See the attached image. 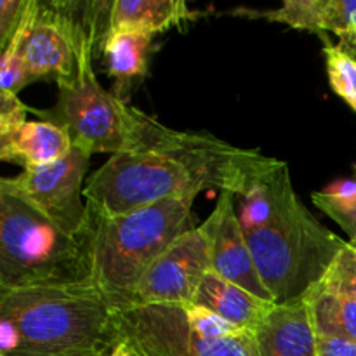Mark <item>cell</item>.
Masks as SVG:
<instances>
[{
	"label": "cell",
	"mask_w": 356,
	"mask_h": 356,
	"mask_svg": "<svg viewBox=\"0 0 356 356\" xmlns=\"http://www.w3.org/2000/svg\"><path fill=\"white\" fill-rule=\"evenodd\" d=\"M282 160L233 146L211 132L176 131L146 115L139 145L111 155L87 179L89 211L118 216L169 198L195 200L205 190L245 197Z\"/></svg>",
	"instance_id": "cell-1"
},
{
	"label": "cell",
	"mask_w": 356,
	"mask_h": 356,
	"mask_svg": "<svg viewBox=\"0 0 356 356\" xmlns=\"http://www.w3.org/2000/svg\"><path fill=\"white\" fill-rule=\"evenodd\" d=\"M117 316L90 280L0 292V356H111Z\"/></svg>",
	"instance_id": "cell-2"
},
{
	"label": "cell",
	"mask_w": 356,
	"mask_h": 356,
	"mask_svg": "<svg viewBox=\"0 0 356 356\" xmlns=\"http://www.w3.org/2000/svg\"><path fill=\"white\" fill-rule=\"evenodd\" d=\"M245 236L261 280L277 305L305 298L346 245L306 209L285 162L275 174L270 219Z\"/></svg>",
	"instance_id": "cell-3"
},
{
	"label": "cell",
	"mask_w": 356,
	"mask_h": 356,
	"mask_svg": "<svg viewBox=\"0 0 356 356\" xmlns=\"http://www.w3.org/2000/svg\"><path fill=\"white\" fill-rule=\"evenodd\" d=\"M193 202L169 198L118 216L89 211L90 282L115 308H127L148 268L195 228Z\"/></svg>",
	"instance_id": "cell-4"
},
{
	"label": "cell",
	"mask_w": 356,
	"mask_h": 356,
	"mask_svg": "<svg viewBox=\"0 0 356 356\" xmlns=\"http://www.w3.org/2000/svg\"><path fill=\"white\" fill-rule=\"evenodd\" d=\"M106 2L83 3L82 31H80L79 70L75 79L58 86V101L51 110H33L42 120L65 129L73 146L92 153L131 152L139 145L146 113L131 106L117 94L106 90L94 72L96 44L99 35L101 13Z\"/></svg>",
	"instance_id": "cell-5"
},
{
	"label": "cell",
	"mask_w": 356,
	"mask_h": 356,
	"mask_svg": "<svg viewBox=\"0 0 356 356\" xmlns=\"http://www.w3.org/2000/svg\"><path fill=\"white\" fill-rule=\"evenodd\" d=\"M90 280V240L0 190V292Z\"/></svg>",
	"instance_id": "cell-6"
},
{
	"label": "cell",
	"mask_w": 356,
	"mask_h": 356,
	"mask_svg": "<svg viewBox=\"0 0 356 356\" xmlns=\"http://www.w3.org/2000/svg\"><path fill=\"white\" fill-rule=\"evenodd\" d=\"M117 329L124 356H250L247 332L232 339L200 336L183 306H127L118 309Z\"/></svg>",
	"instance_id": "cell-7"
},
{
	"label": "cell",
	"mask_w": 356,
	"mask_h": 356,
	"mask_svg": "<svg viewBox=\"0 0 356 356\" xmlns=\"http://www.w3.org/2000/svg\"><path fill=\"white\" fill-rule=\"evenodd\" d=\"M90 153L73 146L65 159L35 169H24L0 181V190L14 195L72 236L89 233L90 212L86 190Z\"/></svg>",
	"instance_id": "cell-8"
},
{
	"label": "cell",
	"mask_w": 356,
	"mask_h": 356,
	"mask_svg": "<svg viewBox=\"0 0 356 356\" xmlns=\"http://www.w3.org/2000/svg\"><path fill=\"white\" fill-rule=\"evenodd\" d=\"M76 3L38 2L33 23L21 45L30 83H59L75 79L79 70L82 14Z\"/></svg>",
	"instance_id": "cell-9"
},
{
	"label": "cell",
	"mask_w": 356,
	"mask_h": 356,
	"mask_svg": "<svg viewBox=\"0 0 356 356\" xmlns=\"http://www.w3.org/2000/svg\"><path fill=\"white\" fill-rule=\"evenodd\" d=\"M209 270L211 256L207 236L202 226H195L148 268L129 306L191 305Z\"/></svg>",
	"instance_id": "cell-10"
},
{
	"label": "cell",
	"mask_w": 356,
	"mask_h": 356,
	"mask_svg": "<svg viewBox=\"0 0 356 356\" xmlns=\"http://www.w3.org/2000/svg\"><path fill=\"white\" fill-rule=\"evenodd\" d=\"M209 243L211 271L240 285L250 294L275 302L257 271L252 250L236 211V195L222 191L214 211L202 222Z\"/></svg>",
	"instance_id": "cell-11"
},
{
	"label": "cell",
	"mask_w": 356,
	"mask_h": 356,
	"mask_svg": "<svg viewBox=\"0 0 356 356\" xmlns=\"http://www.w3.org/2000/svg\"><path fill=\"white\" fill-rule=\"evenodd\" d=\"M250 356H318V334L306 298L275 305L247 330Z\"/></svg>",
	"instance_id": "cell-12"
},
{
	"label": "cell",
	"mask_w": 356,
	"mask_h": 356,
	"mask_svg": "<svg viewBox=\"0 0 356 356\" xmlns=\"http://www.w3.org/2000/svg\"><path fill=\"white\" fill-rule=\"evenodd\" d=\"M250 17H263L296 30L332 31L337 37L356 33V0H285L277 9H238Z\"/></svg>",
	"instance_id": "cell-13"
},
{
	"label": "cell",
	"mask_w": 356,
	"mask_h": 356,
	"mask_svg": "<svg viewBox=\"0 0 356 356\" xmlns=\"http://www.w3.org/2000/svg\"><path fill=\"white\" fill-rule=\"evenodd\" d=\"M73 143L65 129L49 120H26L0 134V159L24 169H35L65 159Z\"/></svg>",
	"instance_id": "cell-14"
},
{
	"label": "cell",
	"mask_w": 356,
	"mask_h": 356,
	"mask_svg": "<svg viewBox=\"0 0 356 356\" xmlns=\"http://www.w3.org/2000/svg\"><path fill=\"white\" fill-rule=\"evenodd\" d=\"M191 305L211 309L247 332L252 330L277 302L264 301L209 270L202 278Z\"/></svg>",
	"instance_id": "cell-15"
},
{
	"label": "cell",
	"mask_w": 356,
	"mask_h": 356,
	"mask_svg": "<svg viewBox=\"0 0 356 356\" xmlns=\"http://www.w3.org/2000/svg\"><path fill=\"white\" fill-rule=\"evenodd\" d=\"M152 35L134 30L104 31L101 38L106 72L115 80V94L124 99L136 82H141L148 72V52Z\"/></svg>",
	"instance_id": "cell-16"
},
{
	"label": "cell",
	"mask_w": 356,
	"mask_h": 356,
	"mask_svg": "<svg viewBox=\"0 0 356 356\" xmlns=\"http://www.w3.org/2000/svg\"><path fill=\"white\" fill-rule=\"evenodd\" d=\"M193 19L184 0H115L110 6L106 31L134 30L155 35Z\"/></svg>",
	"instance_id": "cell-17"
},
{
	"label": "cell",
	"mask_w": 356,
	"mask_h": 356,
	"mask_svg": "<svg viewBox=\"0 0 356 356\" xmlns=\"http://www.w3.org/2000/svg\"><path fill=\"white\" fill-rule=\"evenodd\" d=\"M316 334L356 343V301L323 291L318 285L305 296Z\"/></svg>",
	"instance_id": "cell-18"
},
{
	"label": "cell",
	"mask_w": 356,
	"mask_h": 356,
	"mask_svg": "<svg viewBox=\"0 0 356 356\" xmlns=\"http://www.w3.org/2000/svg\"><path fill=\"white\" fill-rule=\"evenodd\" d=\"M313 204L337 222L351 238H356V183L343 181L320 193H313Z\"/></svg>",
	"instance_id": "cell-19"
},
{
	"label": "cell",
	"mask_w": 356,
	"mask_h": 356,
	"mask_svg": "<svg viewBox=\"0 0 356 356\" xmlns=\"http://www.w3.org/2000/svg\"><path fill=\"white\" fill-rule=\"evenodd\" d=\"M323 56L330 87L356 113V61L329 38H325Z\"/></svg>",
	"instance_id": "cell-20"
},
{
	"label": "cell",
	"mask_w": 356,
	"mask_h": 356,
	"mask_svg": "<svg viewBox=\"0 0 356 356\" xmlns=\"http://www.w3.org/2000/svg\"><path fill=\"white\" fill-rule=\"evenodd\" d=\"M282 165L284 162L273 172L268 174L261 183H257L245 197H242V211L238 214L245 233L261 228L270 219L275 200V174Z\"/></svg>",
	"instance_id": "cell-21"
},
{
	"label": "cell",
	"mask_w": 356,
	"mask_h": 356,
	"mask_svg": "<svg viewBox=\"0 0 356 356\" xmlns=\"http://www.w3.org/2000/svg\"><path fill=\"white\" fill-rule=\"evenodd\" d=\"M318 285L330 294L356 301V238L346 242Z\"/></svg>",
	"instance_id": "cell-22"
},
{
	"label": "cell",
	"mask_w": 356,
	"mask_h": 356,
	"mask_svg": "<svg viewBox=\"0 0 356 356\" xmlns=\"http://www.w3.org/2000/svg\"><path fill=\"white\" fill-rule=\"evenodd\" d=\"M183 309L191 329L204 337H211V339H232V337H238L242 334H245V330L226 322L222 316H219L218 313L211 312L207 308L188 305L183 306Z\"/></svg>",
	"instance_id": "cell-23"
},
{
	"label": "cell",
	"mask_w": 356,
	"mask_h": 356,
	"mask_svg": "<svg viewBox=\"0 0 356 356\" xmlns=\"http://www.w3.org/2000/svg\"><path fill=\"white\" fill-rule=\"evenodd\" d=\"M30 0H0V49H6L19 26Z\"/></svg>",
	"instance_id": "cell-24"
},
{
	"label": "cell",
	"mask_w": 356,
	"mask_h": 356,
	"mask_svg": "<svg viewBox=\"0 0 356 356\" xmlns=\"http://www.w3.org/2000/svg\"><path fill=\"white\" fill-rule=\"evenodd\" d=\"M318 356H356L355 341L318 336Z\"/></svg>",
	"instance_id": "cell-25"
},
{
	"label": "cell",
	"mask_w": 356,
	"mask_h": 356,
	"mask_svg": "<svg viewBox=\"0 0 356 356\" xmlns=\"http://www.w3.org/2000/svg\"><path fill=\"white\" fill-rule=\"evenodd\" d=\"M337 38H339L337 45H339V47L343 49V51L346 52L351 59H355L356 61V33L341 35V37H337Z\"/></svg>",
	"instance_id": "cell-26"
},
{
	"label": "cell",
	"mask_w": 356,
	"mask_h": 356,
	"mask_svg": "<svg viewBox=\"0 0 356 356\" xmlns=\"http://www.w3.org/2000/svg\"><path fill=\"white\" fill-rule=\"evenodd\" d=\"M111 356H113V355H111Z\"/></svg>",
	"instance_id": "cell-27"
}]
</instances>
